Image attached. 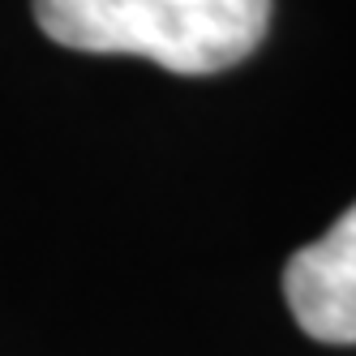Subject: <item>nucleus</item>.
I'll use <instances>...</instances> for the list:
<instances>
[{
	"instance_id": "1",
	"label": "nucleus",
	"mask_w": 356,
	"mask_h": 356,
	"mask_svg": "<svg viewBox=\"0 0 356 356\" xmlns=\"http://www.w3.org/2000/svg\"><path fill=\"white\" fill-rule=\"evenodd\" d=\"M39 31L73 52L142 56L172 73H219L262 43L270 0H35Z\"/></svg>"
},
{
	"instance_id": "2",
	"label": "nucleus",
	"mask_w": 356,
	"mask_h": 356,
	"mask_svg": "<svg viewBox=\"0 0 356 356\" xmlns=\"http://www.w3.org/2000/svg\"><path fill=\"white\" fill-rule=\"evenodd\" d=\"M296 326L318 343H356V202L284 266Z\"/></svg>"
}]
</instances>
